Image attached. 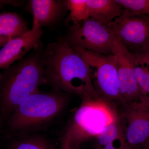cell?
Instances as JSON below:
<instances>
[{
	"label": "cell",
	"mask_w": 149,
	"mask_h": 149,
	"mask_svg": "<svg viewBox=\"0 0 149 149\" xmlns=\"http://www.w3.org/2000/svg\"><path fill=\"white\" fill-rule=\"evenodd\" d=\"M46 84L68 94L100 96L93 85L89 66L82 56L65 38L45 48Z\"/></svg>",
	"instance_id": "cell-1"
},
{
	"label": "cell",
	"mask_w": 149,
	"mask_h": 149,
	"mask_svg": "<svg viewBox=\"0 0 149 149\" xmlns=\"http://www.w3.org/2000/svg\"><path fill=\"white\" fill-rule=\"evenodd\" d=\"M45 52L40 42L1 74L0 106L5 114L10 115L22 102L46 84Z\"/></svg>",
	"instance_id": "cell-2"
},
{
	"label": "cell",
	"mask_w": 149,
	"mask_h": 149,
	"mask_svg": "<svg viewBox=\"0 0 149 149\" xmlns=\"http://www.w3.org/2000/svg\"><path fill=\"white\" fill-rule=\"evenodd\" d=\"M82 98L62 138L61 149L80 147L95 139L107 126L120 119L109 101L100 96Z\"/></svg>",
	"instance_id": "cell-3"
},
{
	"label": "cell",
	"mask_w": 149,
	"mask_h": 149,
	"mask_svg": "<svg viewBox=\"0 0 149 149\" xmlns=\"http://www.w3.org/2000/svg\"><path fill=\"white\" fill-rule=\"evenodd\" d=\"M68 94L54 89L47 92L37 90L10 115L9 128L21 135L39 130L61 113L66 105Z\"/></svg>",
	"instance_id": "cell-4"
},
{
	"label": "cell",
	"mask_w": 149,
	"mask_h": 149,
	"mask_svg": "<svg viewBox=\"0 0 149 149\" xmlns=\"http://www.w3.org/2000/svg\"><path fill=\"white\" fill-rule=\"evenodd\" d=\"M138 64L149 65V16L124 9L107 25Z\"/></svg>",
	"instance_id": "cell-5"
},
{
	"label": "cell",
	"mask_w": 149,
	"mask_h": 149,
	"mask_svg": "<svg viewBox=\"0 0 149 149\" xmlns=\"http://www.w3.org/2000/svg\"><path fill=\"white\" fill-rule=\"evenodd\" d=\"M74 47L102 54H113L117 37L107 25L90 17L72 23L66 37Z\"/></svg>",
	"instance_id": "cell-6"
},
{
	"label": "cell",
	"mask_w": 149,
	"mask_h": 149,
	"mask_svg": "<svg viewBox=\"0 0 149 149\" xmlns=\"http://www.w3.org/2000/svg\"><path fill=\"white\" fill-rule=\"evenodd\" d=\"M72 47L88 64L93 85L99 95L109 101H119L117 55L102 54Z\"/></svg>",
	"instance_id": "cell-7"
},
{
	"label": "cell",
	"mask_w": 149,
	"mask_h": 149,
	"mask_svg": "<svg viewBox=\"0 0 149 149\" xmlns=\"http://www.w3.org/2000/svg\"><path fill=\"white\" fill-rule=\"evenodd\" d=\"M117 55V70L119 83V101L124 106L141 101L143 96L136 74L138 63L135 56L127 50L117 38L113 54Z\"/></svg>",
	"instance_id": "cell-8"
},
{
	"label": "cell",
	"mask_w": 149,
	"mask_h": 149,
	"mask_svg": "<svg viewBox=\"0 0 149 149\" xmlns=\"http://www.w3.org/2000/svg\"><path fill=\"white\" fill-rule=\"evenodd\" d=\"M124 106L125 140L132 149H141L149 139V101L143 99Z\"/></svg>",
	"instance_id": "cell-9"
},
{
	"label": "cell",
	"mask_w": 149,
	"mask_h": 149,
	"mask_svg": "<svg viewBox=\"0 0 149 149\" xmlns=\"http://www.w3.org/2000/svg\"><path fill=\"white\" fill-rule=\"evenodd\" d=\"M44 33L42 28L32 27L21 36L10 40L0 50V69H7L23 58L41 42Z\"/></svg>",
	"instance_id": "cell-10"
},
{
	"label": "cell",
	"mask_w": 149,
	"mask_h": 149,
	"mask_svg": "<svg viewBox=\"0 0 149 149\" xmlns=\"http://www.w3.org/2000/svg\"><path fill=\"white\" fill-rule=\"evenodd\" d=\"M27 5L32 15V27L37 28L55 24L68 11L66 0H30Z\"/></svg>",
	"instance_id": "cell-11"
},
{
	"label": "cell",
	"mask_w": 149,
	"mask_h": 149,
	"mask_svg": "<svg viewBox=\"0 0 149 149\" xmlns=\"http://www.w3.org/2000/svg\"><path fill=\"white\" fill-rule=\"evenodd\" d=\"M90 17L108 25L120 16L124 9L116 0H87Z\"/></svg>",
	"instance_id": "cell-12"
},
{
	"label": "cell",
	"mask_w": 149,
	"mask_h": 149,
	"mask_svg": "<svg viewBox=\"0 0 149 149\" xmlns=\"http://www.w3.org/2000/svg\"><path fill=\"white\" fill-rule=\"evenodd\" d=\"M29 30L26 22L16 13H0V37L12 39Z\"/></svg>",
	"instance_id": "cell-13"
},
{
	"label": "cell",
	"mask_w": 149,
	"mask_h": 149,
	"mask_svg": "<svg viewBox=\"0 0 149 149\" xmlns=\"http://www.w3.org/2000/svg\"><path fill=\"white\" fill-rule=\"evenodd\" d=\"M8 149H56L45 138L36 135H24L12 143Z\"/></svg>",
	"instance_id": "cell-14"
},
{
	"label": "cell",
	"mask_w": 149,
	"mask_h": 149,
	"mask_svg": "<svg viewBox=\"0 0 149 149\" xmlns=\"http://www.w3.org/2000/svg\"><path fill=\"white\" fill-rule=\"evenodd\" d=\"M69 15L67 22H80L90 17L87 0H66Z\"/></svg>",
	"instance_id": "cell-15"
},
{
	"label": "cell",
	"mask_w": 149,
	"mask_h": 149,
	"mask_svg": "<svg viewBox=\"0 0 149 149\" xmlns=\"http://www.w3.org/2000/svg\"><path fill=\"white\" fill-rule=\"evenodd\" d=\"M124 134V126L120 123V120L113 123L95 139V148H100L112 140H114Z\"/></svg>",
	"instance_id": "cell-16"
},
{
	"label": "cell",
	"mask_w": 149,
	"mask_h": 149,
	"mask_svg": "<svg viewBox=\"0 0 149 149\" xmlns=\"http://www.w3.org/2000/svg\"><path fill=\"white\" fill-rule=\"evenodd\" d=\"M149 65L138 64L136 74L143 99L149 101Z\"/></svg>",
	"instance_id": "cell-17"
},
{
	"label": "cell",
	"mask_w": 149,
	"mask_h": 149,
	"mask_svg": "<svg viewBox=\"0 0 149 149\" xmlns=\"http://www.w3.org/2000/svg\"><path fill=\"white\" fill-rule=\"evenodd\" d=\"M123 9L149 16V0H116Z\"/></svg>",
	"instance_id": "cell-18"
},
{
	"label": "cell",
	"mask_w": 149,
	"mask_h": 149,
	"mask_svg": "<svg viewBox=\"0 0 149 149\" xmlns=\"http://www.w3.org/2000/svg\"><path fill=\"white\" fill-rule=\"evenodd\" d=\"M96 149H132L125 140L124 135L112 140L104 146Z\"/></svg>",
	"instance_id": "cell-19"
},
{
	"label": "cell",
	"mask_w": 149,
	"mask_h": 149,
	"mask_svg": "<svg viewBox=\"0 0 149 149\" xmlns=\"http://www.w3.org/2000/svg\"><path fill=\"white\" fill-rule=\"evenodd\" d=\"M22 1H14V0H0V9L6 5H11L14 6H19L21 5Z\"/></svg>",
	"instance_id": "cell-20"
},
{
	"label": "cell",
	"mask_w": 149,
	"mask_h": 149,
	"mask_svg": "<svg viewBox=\"0 0 149 149\" xmlns=\"http://www.w3.org/2000/svg\"><path fill=\"white\" fill-rule=\"evenodd\" d=\"M141 149H149V139L145 143V144H144Z\"/></svg>",
	"instance_id": "cell-21"
},
{
	"label": "cell",
	"mask_w": 149,
	"mask_h": 149,
	"mask_svg": "<svg viewBox=\"0 0 149 149\" xmlns=\"http://www.w3.org/2000/svg\"><path fill=\"white\" fill-rule=\"evenodd\" d=\"M68 149H82L80 148V147H72V148H70Z\"/></svg>",
	"instance_id": "cell-22"
},
{
	"label": "cell",
	"mask_w": 149,
	"mask_h": 149,
	"mask_svg": "<svg viewBox=\"0 0 149 149\" xmlns=\"http://www.w3.org/2000/svg\"><path fill=\"white\" fill-rule=\"evenodd\" d=\"M1 75L0 74V85H1Z\"/></svg>",
	"instance_id": "cell-23"
}]
</instances>
